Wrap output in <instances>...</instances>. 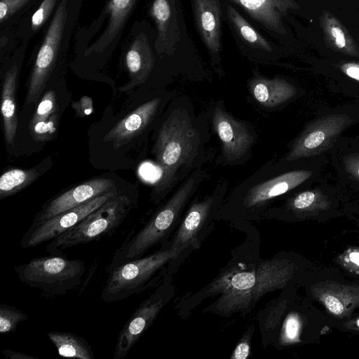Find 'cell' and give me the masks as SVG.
<instances>
[{
  "label": "cell",
  "instance_id": "cell-1",
  "mask_svg": "<svg viewBox=\"0 0 359 359\" xmlns=\"http://www.w3.org/2000/svg\"><path fill=\"white\" fill-rule=\"evenodd\" d=\"M327 154L292 161H270L225 197L217 219L256 220L271 203L313 184L323 175Z\"/></svg>",
  "mask_w": 359,
  "mask_h": 359
},
{
  "label": "cell",
  "instance_id": "cell-2",
  "mask_svg": "<svg viewBox=\"0 0 359 359\" xmlns=\"http://www.w3.org/2000/svg\"><path fill=\"white\" fill-rule=\"evenodd\" d=\"M286 278L287 269L277 258L250 264L232 261L208 285L182 299L177 307L185 315L203 299L219 296L204 311L223 317L236 313L245 316L262 296L281 286Z\"/></svg>",
  "mask_w": 359,
  "mask_h": 359
},
{
  "label": "cell",
  "instance_id": "cell-3",
  "mask_svg": "<svg viewBox=\"0 0 359 359\" xmlns=\"http://www.w3.org/2000/svg\"><path fill=\"white\" fill-rule=\"evenodd\" d=\"M194 116L182 104H174L162 122L154 147L161 170L151 200L161 203L177 184L206 160L204 142Z\"/></svg>",
  "mask_w": 359,
  "mask_h": 359
},
{
  "label": "cell",
  "instance_id": "cell-4",
  "mask_svg": "<svg viewBox=\"0 0 359 359\" xmlns=\"http://www.w3.org/2000/svg\"><path fill=\"white\" fill-rule=\"evenodd\" d=\"M194 250L192 247H173L166 241L148 256L107 268L100 298L107 303L118 302L158 286L165 276L174 274Z\"/></svg>",
  "mask_w": 359,
  "mask_h": 359
},
{
  "label": "cell",
  "instance_id": "cell-5",
  "mask_svg": "<svg viewBox=\"0 0 359 359\" xmlns=\"http://www.w3.org/2000/svg\"><path fill=\"white\" fill-rule=\"evenodd\" d=\"M206 177V170L201 168L193 171L145 225L118 249L107 268L142 257L151 248L166 241L177 229L184 208Z\"/></svg>",
  "mask_w": 359,
  "mask_h": 359
},
{
  "label": "cell",
  "instance_id": "cell-6",
  "mask_svg": "<svg viewBox=\"0 0 359 359\" xmlns=\"http://www.w3.org/2000/svg\"><path fill=\"white\" fill-rule=\"evenodd\" d=\"M359 123V103L339 105L326 110L308 122L290 142L283 161L327 154L334 142L348 128Z\"/></svg>",
  "mask_w": 359,
  "mask_h": 359
},
{
  "label": "cell",
  "instance_id": "cell-7",
  "mask_svg": "<svg viewBox=\"0 0 359 359\" xmlns=\"http://www.w3.org/2000/svg\"><path fill=\"white\" fill-rule=\"evenodd\" d=\"M149 13L156 27L155 50L161 58L174 62H200L191 36L181 0H153Z\"/></svg>",
  "mask_w": 359,
  "mask_h": 359
},
{
  "label": "cell",
  "instance_id": "cell-8",
  "mask_svg": "<svg viewBox=\"0 0 359 359\" xmlns=\"http://www.w3.org/2000/svg\"><path fill=\"white\" fill-rule=\"evenodd\" d=\"M20 280L36 288L46 296L65 295L78 288L83 281L86 266L83 260L62 255L33 258L14 266Z\"/></svg>",
  "mask_w": 359,
  "mask_h": 359
},
{
  "label": "cell",
  "instance_id": "cell-9",
  "mask_svg": "<svg viewBox=\"0 0 359 359\" xmlns=\"http://www.w3.org/2000/svg\"><path fill=\"white\" fill-rule=\"evenodd\" d=\"M133 206L131 198L119 191L76 226L50 241L46 252L51 255H62L67 248L111 234L125 220Z\"/></svg>",
  "mask_w": 359,
  "mask_h": 359
},
{
  "label": "cell",
  "instance_id": "cell-10",
  "mask_svg": "<svg viewBox=\"0 0 359 359\" xmlns=\"http://www.w3.org/2000/svg\"><path fill=\"white\" fill-rule=\"evenodd\" d=\"M228 187V180L220 178L210 194L189 205L171 239L167 240L171 246L192 247L195 250L200 247L212 231L213 220L217 219Z\"/></svg>",
  "mask_w": 359,
  "mask_h": 359
},
{
  "label": "cell",
  "instance_id": "cell-11",
  "mask_svg": "<svg viewBox=\"0 0 359 359\" xmlns=\"http://www.w3.org/2000/svg\"><path fill=\"white\" fill-rule=\"evenodd\" d=\"M173 274L164 278L154 292L144 300L120 331L114 359H123L142 334L152 325L160 311L175 295Z\"/></svg>",
  "mask_w": 359,
  "mask_h": 359
},
{
  "label": "cell",
  "instance_id": "cell-12",
  "mask_svg": "<svg viewBox=\"0 0 359 359\" xmlns=\"http://www.w3.org/2000/svg\"><path fill=\"white\" fill-rule=\"evenodd\" d=\"M212 123L221 142L217 163L234 165L244 163L257 140L252 126L235 118L219 103L213 109Z\"/></svg>",
  "mask_w": 359,
  "mask_h": 359
},
{
  "label": "cell",
  "instance_id": "cell-13",
  "mask_svg": "<svg viewBox=\"0 0 359 359\" xmlns=\"http://www.w3.org/2000/svg\"><path fill=\"white\" fill-rule=\"evenodd\" d=\"M67 1L62 0L53 15L37 53L26 95V104H35L48 83L55 66L67 20Z\"/></svg>",
  "mask_w": 359,
  "mask_h": 359
},
{
  "label": "cell",
  "instance_id": "cell-14",
  "mask_svg": "<svg viewBox=\"0 0 359 359\" xmlns=\"http://www.w3.org/2000/svg\"><path fill=\"white\" fill-rule=\"evenodd\" d=\"M190 3L196 29L207 50L210 65L222 76L223 0H190Z\"/></svg>",
  "mask_w": 359,
  "mask_h": 359
},
{
  "label": "cell",
  "instance_id": "cell-15",
  "mask_svg": "<svg viewBox=\"0 0 359 359\" xmlns=\"http://www.w3.org/2000/svg\"><path fill=\"white\" fill-rule=\"evenodd\" d=\"M118 192L115 190L104 194L50 219L32 224L21 239L20 246L30 248L53 240L76 226Z\"/></svg>",
  "mask_w": 359,
  "mask_h": 359
},
{
  "label": "cell",
  "instance_id": "cell-16",
  "mask_svg": "<svg viewBox=\"0 0 359 359\" xmlns=\"http://www.w3.org/2000/svg\"><path fill=\"white\" fill-rule=\"evenodd\" d=\"M224 23L227 24L240 52L259 61L273 60L278 47L256 29L229 0H223Z\"/></svg>",
  "mask_w": 359,
  "mask_h": 359
},
{
  "label": "cell",
  "instance_id": "cell-17",
  "mask_svg": "<svg viewBox=\"0 0 359 359\" xmlns=\"http://www.w3.org/2000/svg\"><path fill=\"white\" fill-rule=\"evenodd\" d=\"M275 39L286 36L284 18L299 9L295 0H229Z\"/></svg>",
  "mask_w": 359,
  "mask_h": 359
},
{
  "label": "cell",
  "instance_id": "cell-18",
  "mask_svg": "<svg viewBox=\"0 0 359 359\" xmlns=\"http://www.w3.org/2000/svg\"><path fill=\"white\" fill-rule=\"evenodd\" d=\"M338 191L359 195V140L339 137L327 151Z\"/></svg>",
  "mask_w": 359,
  "mask_h": 359
},
{
  "label": "cell",
  "instance_id": "cell-19",
  "mask_svg": "<svg viewBox=\"0 0 359 359\" xmlns=\"http://www.w3.org/2000/svg\"><path fill=\"white\" fill-rule=\"evenodd\" d=\"M115 190H118L115 182L109 178L97 177L86 181L47 202L36 214L32 224L50 219Z\"/></svg>",
  "mask_w": 359,
  "mask_h": 359
},
{
  "label": "cell",
  "instance_id": "cell-20",
  "mask_svg": "<svg viewBox=\"0 0 359 359\" xmlns=\"http://www.w3.org/2000/svg\"><path fill=\"white\" fill-rule=\"evenodd\" d=\"M161 102V98L155 97L140 105L115 124L104 135L102 141L110 142L114 149L129 143L153 121Z\"/></svg>",
  "mask_w": 359,
  "mask_h": 359
},
{
  "label": "cell",
  "instance_id": "cell-21",
  "mask_svg": "<svg viewBox=\"0 0 359 359\" xmlns=\"http://www.w3.org/2000/svg\"><path fill=\"white\" fill-rule=\"evenodd\" d=\"M155 40H150L147 32H141L133 41L125 58L130 80L120 88V91L131 90L148 79L155 63Z\"/></svg>",
  "mask_w": 359,
  "mask_h": 359
},
{
  "label": "cell",
  "instance_id": "cell-22",
  "mask_svg": "<svg viewBox=\"0 0 359 359\" xmlns=\"http://www.w3.org/2000/svg\"><path fill=\"white\" fill-rule=\"evenodd\" d=\"M250 89L254 98L262 105L269 108L284 104L297 94L294 85L278 77L255 76L250 81Z\"/></svg>",
  "mask_w": 359,
  "mask_h": 359
},
{
  "label": "cell",
  "instance_id": "cell-23",
  "mask_svg": "<svg viewBox=\"0 0 359 359\" xmlns=\"http://www.w3.org/2000/svg\"><path fill=\"white\" fill-rule=\"evenodd\" d=\"M18 72V66L13 65L6 72L2 85L1 110L5 141L9 145L14 143L18 128L15 100Z\"/></svg>",
  "mask_w": 359,
  "mask_h": 359
},
{
  "label": "cell",
  "instance_id": "cell-24",
  "mask_svg": "<svg viewBox=\"0 0 359 359\" xmlns=\"http://www.w3.org/2000/svg\"><path fill=\"white\" fill-rule=\"evenodd\" d=\"M320 21L325 42L330 48L346 56L359 57L358 45L334 15L325 11Z\"/></svg>",
  "mask_w": 359,
  "mask_h": 359
},
{
  "label": "cell",
  "instance_id": "cell-25",
  "mask_svg": "<svg viewBox=\"0 0 359 359\" xmlns=\"http://www.w3.org/2000/svg\"><path fill=\"white\" fill-rule=\"evenodd\" d=\"M137 0H111L107 11L109 19L107 27L90 52L101 53L116 39L121 30Z\"/></svg>",
  "mask_w": 359,
  "mask_h": 359
},
{
  "label": "cell",
  "instance_id": "cell-26",
  "mask_svg": "<svg viewBox=\"0 0 359 359\" xmlns=\"http://www.w3.org/2000/svg\"><path fill=\"white\" fill-rule=\"evenodd\" d=\"M47 336L62 357L95 359L91 346L81 336L64 331H49Z\"/></svg>",
  "mask_w": 359,
  "mask_h": 359
},
{
  "label": "cell",
  "instance_id": "cell-27",
  "mask_svg": "<svg viewBox=\"0 0 359 359\" xmlns=\"http://www.w3.org/2000/svg\"><path fill=\"white\" fill-rule=\"evenodd\" d=\"M43 172L38 168L7 170L0 177V199L19 192L34 182Z\"/></svg>",
  "mask_w": 359,
  "mask_h": 359
},
{
  "label": "cell",
  "instance_id": "cell-28",
  "mask_svg": "<svg viewBox=\"0 0 359 359\" xmlns=\"http://www.w3.org/2000/svg\"><path fill=\"white\" fill-rule=\"evenodd\" d=\"M337 68L345 78V82L335 86L337 90L359 98V60L339 62Z\"/></svg>",
  "mask_w": 359,
  "mask_h": 359
},
{
  "label": "cell",
  "instance_id": "cell-29",
  "mask_svg": "<svg viewBox=\"0 0 359 359\" xmlns=\"http://www.w3.org/2000/svg\"><path fill=\"white\" fill-rule=\"evenodd\" d=\"M58 116V104L55 92L48 90L41 98L29 124L48 122Z\"/></svg>",
  "mask_w": 359,
  "mask_h": 359
},
{
  "label": "cell",
  "instance_id": "cell-30",
  "mask_svg": "<svg viewBox=\"0 0 359 359\" xmlns=\"http://www.w3.org/2000/svg\"><path fill=\"white\" fill-rule=\"evenodd\" d=\"M28 316L13 306L0 304V333L15 332L20 323L27 320Z\"/></svg>",
  "mask_w": 359,
  "mask_h": 359
},
{
  "label": "cell",
  "instance_id": "cell-31",
  "mask_svg": "<svg viewBox=\"0 0 359 359\" xmlns=\"http://www.w3.org/2000/svg\"><path fill=\"white\" fill-rule=\"evenodd\" d=\"M255 332L253 325L250 326L243 334L234 350L231 359H247L250 353L251 339Z\"/></svg>",
  "mask_w": 359,
  "mask_h": 359
},
{
  "label": "cell",
  "instance_id": "cell-32",
  "mask_svg": "<svg viewBox=\"0 0 359 359\" xmlns=\"http://www.w3.org/2000/svg\"><path fill=\"white\" fill-rule=\"evenodd\" d=\"M57 0H43L32 18V28L36 30L47 20Z\"/></svg>",
  "mask_w": 359,
  "mask_h": 359
},
{
  "label": "cell",
  "instance_id": "cell-33",
  "mask_svg": "<svg viewBox=\"0 0 359 359\" xmlns=\"http://www.w3.org/2000/svg\"><path fill=\"white\" fill-rule=\"evenodd\" d=\"M29 0H1L0 21L4 22L11 15L25 6Z\"/></svg>",
  "mask_w": 359,
  "mask_h": 359
},
{
  "label": "cell",
  "instance_id": "cell-34",
  "mask_svg": "<svg viewBox=\"0 0 359 359\" xmlns=\"http://www.w3.org/2000/svg\"><path fill=\"white\" fill-rule=\"evenodd\" d=\"M325 303L327 309L336 315L341 314L344 311L341 302L334 296H327L325 299Z\"/></svg>",
  "mask_w": 359,
  "mask_h": 359
},
{
  "label": "cell",
  "instance_id": "cell-35",
  "mask_svg": "<svg viewBox=\"0 0 359 359\" xmlns=\"http://www.w3.org/2000/svg\"><path fill=\"white\" fill-rule=\"evenodd\" d=\"M298 321L294 318H289L285 325V334L287 337L289 339L295 338L298 332Z\"/></svg>",
  "mask_w": 359,
  "mask_h": 359
},
{
  "label": "cell",
  "instance_id": "cell-36",
  "mask_svg": "<svg viewBox=\"0 0 359 359\" xmlns=\"http://www.w3.org/2000/svg\"><path fill=\"white\" fill-rule=\"evenodd\" d=\"M3 355L8 359H39V358L28 355L20 351H14L10 349L2 351Z\"/></svg>",
  "mask_w": 359,
  "mask_h": 359
},
{
  "label": "cell",
  "instance_id": "cell-37",
  "mask_svg": "<svg viewBox=\"0 0 359 359\" xmlns=\"http://www.w3.org/2000/svg\"><path fill=\"white\" fill-rule=\"evenodd\" d=\"M349 258L351 262L355 263L357 265L359 266V253L354 252H351L349 255Z\"/></svg>",
  "mask_w": 359,
  "mask_h": 359
},
{
  "label": "cell",
  "instance_id": "cell-38",
  "mask_svg": "<svg viewBox=\"0 0 359 359\" xmlns=\"http://www.w3.org/2000/svg\"><path fill=\"white\" fill-rule=\"evenodd\" d=\"M357 325H358V326L359 327V319H358V321H357Z\"/></svg>",
  "mask_w": 359,
  "mask_h": 359
}]
</instances>
